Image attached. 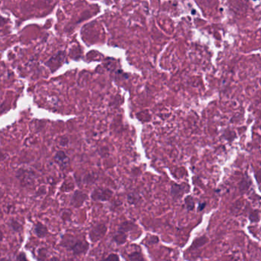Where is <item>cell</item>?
Segmentation results:
<instances>
[{
  "mask_svg": "<svg viewBox=\"0 0 261 261\" xmlns=\"http://www.w3.org/2000/svg\"><path fill=\"white\" fill-rule=\"evenodd\" d=\"M62 245L67 247L75 255L86 253L89 248V244L87 241H77L71 237H65L62 240Z\"/></svg>",
  "mask_w": 261,
  "mask_h": 261,
  "instance_id": "cell-1",
  "label": "cell"
},
{
  "mask_svg": "<svg viewBox=\"0 0 261 261\" xmlns=\"http://www.w3.org/2000/svg\"><path fill=\"white\" fill-rule=\"evenodd\" d=\"M112 191L108 189H100V188L94 190L91 195V198L94 201H108L112 198Z\"/></svg>",
  "mask_w": 261,
  "mask_h": 261,
  "instance_id": "cell-2",
  "label": "cell"
},
{
  "mask_svg": "<svg viewBox=\"0 0 261 261\" xmlns=\"http://www.w3.org/2000/svg\"><path fill=\"white\" fill-rule=\"evenodd\" d=\"M106 232L107 226L105 225V224H97L94 228L91 229V231H90V239H91L93 242H96V241L100 240V238H103L105 233H106Z\"/></svg>",
  "mask_w": 261,
  "mask_h": 261,
  "instance_id": "cell-3",
  "label": "cell"
},
{
  "mask_svg": "<svg viewBox=\"0 0 261 261\" xmlns=\"http://www.w3.org/2000/svg\"><path fill=\"white\" fill-rule=\"evenodd\" d=\"M87 198H88V196H87L86 194L81 192V191H76L72 198H71V205L75 207H81L86 201Z\"/></svg>",
  "mask_w": 261,
  "mask_h": 261,
  "instance_id": "cell-4",
  "label": "cell"
},
{
  "mask_svg": "<svg viewBox=\"0 0 261 261\" xmlns=\"http://www.w3.org/2000/svg\"><path fill=\"white\" fill-rule=\"evenodd\" d=\"M33 231H34L35 234L39 238H45L48 233L47 227L39 222L34 226Z\"/></svg>",
  "mask_w": 261,
  "mask_h": 261,
  "instance_id": "cell-5",
  "label": "cell"
},
{
  "mask_svg": "<svg viewBox=\"0 0 261 261\" xmlns=\"http://www.w3.org/2000/svg\"><path fill=\"white\" fill-rule=\"evenodd\" d=\"M207 241H208V239H207L205 236L200 237V238H196V239L193 241V243H192V246H191V248H198V247L204 245V244L207 242Z\"/></svg>",
  "mask_w": 261,
  "mask_h": 261,
  "instance_id": "cell-6",
  "label": "cell"
},
{
  "mask_svg": "<svg viewBox=\"0 0 261 261\" xmlns=\"http://www.w3.org/2000/svg\"><path fill=\"white\" fill-rule=\"evenodd\" d=\"M183 192H184V190H182V188L180 186H177V185L172 186V190H171L172 196L173 197V198H175V199L180 198V197L183 195Z\"/></svg>",
  "mask_w": 261,
  "mask_h": 261,
  "instance_id": "cell-7",
  "label": "cell"
},
{
  "mask_svg": "<svg viewBox=\"0 0 261 261\" xmlns=\"http://www.w3.org/2000/svg\"><path fill=\"white\" fill-rule=\"evenodd\" d=\"M9 227L15 232H20L22 230V226L16 220H10L8 222Z\"/></svg>",
  "mask_w": 261,
  "mask_h": 261,
  "instance_id": "cell-8",
  "label": "cell"
},
{
  "mask_svg": "<svg viewBox=\"0 0 261 261\" xmlns=\"http://www.w3.org/2000/svg\"><path fill=\"white\" fill-rule=\"evenodd\" d=\"M129 259L130 261H145L143 253L140 252L135 251L129 254Z\"/></svg>",
  "mask_w": 261,
  "mask_h": 261,
  "instance_id": "cell-9",
  "label": "cell"
},
{
  "mask_svg": "<svg viewBox=\"0 0 261 261\" xmlns=\"http://www.w3.org/2000/svg\"><path fill=\"white\" fill-rule=\"evenodd\" d=\"M126 235L125 234L124 232L120 231V230H119L118 233L114 238V241L118 244H123L126 241Z\"/></svg>",
  "mask_w": 261,
  "mask_h": 261,
  "instance_id": "cell-10",
  "label": "cell"
},
{
  "mask_svg": "<svg viewBox=\"0 0 261 261\" xmlns=\"http://www.w3.org/2000/svg\"><path fill=\"white\" fill-rule=\"evenodd\" d=\"M56 161L60 163L62 166H65L68 163V159L67 158L66 155L64 154V152H59L56 157Z\"/></svg>",
  "mask_w": 261,
  "mask_h": 261,
  "instance_id": "cell-11",
  "label": "cell"
},
{
  "mask_svg": "<svg viewBox=\"0 0 261 261\" xmlns=\"http://www.w3.org/2000/svg\"><path fill=\"white\" fill-rule=\"evenodd\" d=\"M243 201L241 202V201H238L234 204H233V207H231V211L233 213L238 214V212H240V210L241 209V207H242Z\"/></svg>",
  "mask_w": 261,
  "mask_h": 261,
  "instance_id": "cell-12",
  "label": "cell"
},
{
  "mask_svg": "<svg viewBox=\"0 0 261 261\" xmlns=\"http://www.w3.org/2000/svg\"><path fill=\"white\" fill-rule=\"evenodd\" d=\"M100 261H120V257H119L118 255L116 254V253H112V254L109 255L108 257L105 258V259H102Z\"/></svg>",
  "mask_w": 261,
  "mask_h": 261,
  "instance_id": "cell-13",
  "label": "cell"
},
{
  "mask_svg": "<svg viewBox=\"0 0 261 261\" xmlns=\"http://www.w3.org/2000/svg\"><path fill=\"white\" fill-rule=\"evenodd\" d=\"M186 206H187V208L189 209V210H192V209L193 208L195 203H194V201L193 199H192V197H187V198H186Z\"/></svg>",
  "mask_w": 261,
  "mask_h": 261,
  "instance_id": "cell-14",
  "label": "cell"
},
{
  "mask_svg": "<svg viewBox=\"0 0 261 261\" xmlns=\"http://www.w3.org/2000/svg\"><path fill=\"white\" fill-rule=\"evenodd\" d=\"M131 200H133L131 204H136V203H137V198H136V195H134V194H129V195H128V201L130 202Z\"/></svg>",
  "mask_w": 261,
  "mask_h": 261,
  "instance_id": "cell-15",
  "label": "cell"
},
{
  "mask_svg": "<svg viewBox=\"0 0 261 261\" xmlns=\"http://www.w3.org/2000/svg\"><path fill=\"white\" fill-rule=\"evenodd\" d=\"M16 261H28V259H27L25 253H21L20 254L18 255Z\"/></svg>",
  "mask_w": 261,
  "mask_h": 261,
  "instance_id": "cell-16",
  "label": "cell"
},
{
  "mask_svg": "<svg viewBox=\"0 0 261 261\" xmlns=\"http://www.w3.org/2000/svg\"><path fill=\"white\" fill-rule=\"evenodd\" d=\"M250 219H253V217H255V218H257L258 220H259V213H258V212H253V213L251 214V215H250Z\"/></svg>",
  "mask_w": 261,
  "mask_h": 261,
  "instance_id": "cell-17",
  "label": "cell"
},
{
  "mask_svg": "<svg viewBox=\"0 0 261 261\" xmlns=\"http://www.w3.org/2000/svg\"><path fill=\"white\" fill-rule=\"evenodd\" d=\"M49 261H59V258H57V257H53V258H51V259H50Z\"/></svg>",
  "mask_w": 261,
  "mask_h": 261,
  "instance_id": "cell-18",
  "label": "cell"
},
{
  "mask_svg": "<svg viewBox=\"0 0 261 261\" xmlns=\"http://www.w3.org/2000/svg\"><path fill=\"white\" fill-rule=\"evenodd\" d=\"M1 261H10V259H7V258H2L1 259Z\"/></svg>",
  "mask_w": 261,
  "mask_h": 261,
  "instance_id": "cell-19",
  "label": "cell"
}]
</instances>
